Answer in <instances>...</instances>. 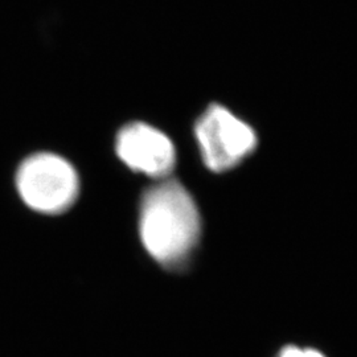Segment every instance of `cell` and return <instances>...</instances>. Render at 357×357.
Segmentation results:
<instances>
[{
	"label": "cell",
	"mask_w": 357,
	"mask_h": 357,
	"mask_svg": "<svg viewBox=\"0 0 357 357\" xmlns=\"http://www.w3.org/2000/svg\"><path fill=\"white\" fill-rule=\"evenodd\" d=\"M16 187L29 208L57 215L76 202L79 181L76 169L56 153H35L20 165Z\"/></svg>",
	"instance_id": "obj_2"
},
{
	"label": "cell",
	"mask_w": 357,
	"mask_h": 357,
	"mask_svg": "<svg viewBox=\"0 0 357 357\" xmlns=\"http://www.w3.org/2000/svg\"><path fill=\"white\" fill-rule=\"evenodd\" d=\"M115 149L131 169L153 178H165L175 166V149L162 131L135 122L118 132Z\"/></svg>",
	"instance_id": "obj_4"
},
{
	"label": "cell",
	"mask_w": 357,
	"mask_h": 357,
	"mask_svg": "<svg viewBox=\"0 0 357 357\" xmlns=\"http://www.w3.org/2000/svg\"><path fill=\"white\" fill-rule=\"evenodd\" d=\"M200 215L188 191L175 180L156 184L144 193L141 237L153 259L166 266L181 265L200 236Z\"/></svg>",
	"instance_id": "obj_1"
},
{
	"label": "cell",
	"mask_w": 357,
	"mask_h": 357,
	"mask_svg": "<svg viewBox=\"0 0 357 357\" xmlns=\"http://www.w3.org/2000/svg\"><path fill=\"white\" fill-rule=\"evenodd\" d=\"M195 134L205 166L213 172L237 166L257 146L253 128L220 105L206 109L195 126Z\"/></svg>",
	"instance_id": "obj_3"
},
{
	"label": "cell",
	"mask_w": 357,
	"mask_h": 357,
	"mask_svg": "<svg viewBox=\"0 0 357 357\" xmlns=\"http://www.w3.org/2000/svg\"><path fill=\"white\" fill-rule=\"evenodd\" d=\"M280 357H324L319 351L315 349H301L295 345L284 347L280 354Z\"/></svg>",
	"instance_id": "obj_5"
}]
</instances>
